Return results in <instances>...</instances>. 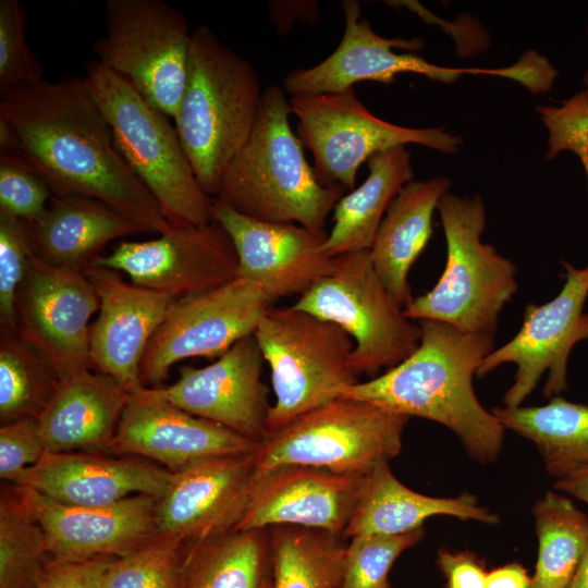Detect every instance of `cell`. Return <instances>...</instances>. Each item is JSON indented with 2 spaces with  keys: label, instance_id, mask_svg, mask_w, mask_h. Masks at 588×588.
<instances>
[{
  "label": "cell",
  "instance_id": "6da1fadb",
  "mask_svg": "<svg viewBox=\"0 0 588 588\" xmlns=\"http://www.w3.org/2000/svg\"><path fill=\"white\" fill-rule=\"evenodd\" d=\"M0 121L53 196H85L122 212L145 233L171 229L157 201L119 152L86 77L45 79L0 90Z\"/></svg>",
  "mask_w": 588,
  "mask_h": 588
},
{
  "label": "cell",
  "instance_id": "7a4b0ae2",
  "mask_svg": "<svg viewBox=\"0 0 588 588\" xmlns=\"http://www.w3.org/2000/svg\"><path fill=\"white\" fill-rule=\"evenodd\" d=\"M418 347L399 365L347 387L341 397L368 402L450 429L479 464L497 461L505 428L479 402L473 378L494 350V336L467 333L437 320L418 321Z\"/></svg>",
  "mask_w": 588,
  "mask_h": 588
},
{
  "label": "cell",
  "instance_id": "3957f363",
  "mask_svg": "<svg viewBox=\"0 0 588 588\" xmlns=\"http://www.w3.org/2000/svg\"><path fill=\"white\" fill-rule=\"evenodd\" d=\"M286 95L279 85L264 90L253 130L213 200L259 221L324 231L328 215L347 189L319 182L290 125Z\"/></svg>",
  "mask_w": 588,
  "mask_h": 588
},
{
  "label": "cell",
  "instance_id": "277c9868",
  "mask_svg": "<svg viewBox=\"0 0 588 588\" xmlns=\"http://www.w3.org/2000/svg\"><path fill=\"white\" fill-rule=\"evenodd\" d=\"M262 93L247 59L207 25L192 32L186 84L173 122L196 177L211 198L253 130Z\"/></svg>",
  "mask_w": 588,
  "mask_h": 588
},
{
  "label": "cell",
  "instance_id": "5b68a950",
  "mask_svg": "<svg viewBox=\"0 0 588 588\" xmlns=\"http://www.w3.org/2000/svg\"><path fill=\"white\" fill-rule=\"evenodd\" d=\"M115 146L171 226L206 225L215 201L200 186L170 118L126 79L91 60L85 75Z\"/></svg>",
  "mask_w": 588,
  "mask_h": 588
},
{
  "label": "cell",
  "instance_id": "8992f818",
  "mask_svg": "<svg viewBox=\"0 0 588 588\" xmlns=\"http://www.w3.org/2000/svg\"><path fill=\"white\" fill-rule=\"evenodd\" d=\"M445 268L437 284L404 308L412 320H437L460 331L495 335L503 308L518 290L517 267L481 242L487 216L482 198L446 193L439 200Z\"/></svg>",
  "mask_w": 588,
  "mask_h": 588
},
{
  "label": "cell",
  "instance_id": "52a82bcc",
  "mask_svg": "<svg viewBox=\"0 0 588 588\" xmlns=\"http://www.w3.org/2000/svg\"><path fill=\"white\" fill-rule=\"evenodd\" d=\"M254 335L271 371L275 402L267 431L339 397L359 381L350 365L354 341L335 323L291 307H270Z\"/></svg>",
  "mask_w": 588,
  "mask_h": 588
},
{
  "label": "cell",
  "instance_id": "ba28073f",
  "mask_svg": "<svg viewBox=\"0 0 588 588\" xmlns=\"http://www.w3.org/2000/svg\"><path fill=\"white\" fill-rule=\"evenodd\" d=\"M409 419L368 402L339 397L267 431L255 450V471L301 465L365 475L400 454Z\"/></svg>",
  "mask_w": 588,
  "mask_h": 588
},
{
  "label": "cell",
  "instance_id": "9c48e42d",
  "mask_svg": "<svg viewBox=\"0 0 588 588\" xmlns=\"http://www.w3.org/2000/svg\"><path fill=\"white\" fill-rule=\"evenodd\" d=\"M293 307L332 322L354 341L350 365L375 378L419 345L420 327L405 316L378 277L369 250L334 257L333 271L299 296Z\"/></svg>",
  "mask_w": 588,
  "mask_h": 588
},
{
  "label": "cell",
  "instance_id": "30bf717a",
  "mask_svg": "<svg viewBox=\"0 0 588 588\" xmlns=\"http://www.w3.org/2000/svg\"><path fill=\"white\" fill-rule=\"evenodd\" d=\"M105 11L106 34L93 44L96 60L174 120L191 48L185 15L162 0H107Z\"/></svg>",
  "mask_w": 588,
  "mask_h": 588
},
{
  "label": "cell",
  "instance_id": "8fae6325",
  "mask_svg": "<svg viewBox=\"0 0 588 588\" xmlns=\"http://www.w3.org/2000/svg\"><path fill=\"white\" fill-rule=\"evenodd\" d=\"M297 136L314 158V171L324 186L355 188L362 163L396 146L417 144L454 154L460 136L441 127L414 128L387 122L359 101L353 88L333 94L290 97Z\"/></svg>",
  "mask_w": 588,
  "mask_h": 588
},
{
  "label": "cell",
  "instance_id": "7c38bea8",
  "mask_svg": "<svg viewBox=\"0 0 588 588\" xmlns=\"http://www.w3.org/2000/svg\"><path fill=\"white\" fill-rule=\"evenodd\" d=\"M341 7L345 27L339 46L320 63L291 71L282 83L286 94L341 93L362 81L388 85L402 73L420 74L445 84L454 83L466 74L511 78L525 87L534 79V68L525 58L505 68L477 69L440 66L414 53H397L394 49L420 50L424 42L420 38H385L378 35L362 17V7L356 0L342 1Z\"/></svg>",
  "mask_w": 588,
  "mask_h": 588
},
{
  "label": "cell",
  "instance_id": "4fadbf2b",
  "mask_svg": "<svg viewBox=\"0 0 588 588\" xmlns=\"http://www.w3.org/2000/svg\"><path fill=\"white\" fill-rule=\"evenodd\" d=\"M272 303L244 278L212 290L175 298L150 339L140 363L146 388H160L176 363L191 357H220L254 334Z\"/></svg>",
  "mask_w": 588,
  "mask_h": 588
},
{
  "label": "cell",
  "instance_id": "5bb4252c",
  "mask_svg": "<svg viewBox=\"0 0 588 588\" xmlns=\"http://www.w3.org/2000/svg\"><path fill=\"white\" fill-rule=\"evenodd\" d=\"M565 280L561 291L542 305L529 303L519 331L481 362L476 377L483 378L503 364H515L513 384L503 395L505 407L522 406L544 373L547 399L567 390V362L573 347L588 339V265L576 268L562 260Z\"/></svg>",
  "mask_w": 588,
  "mask_h": 588
},
{
  "label": "cell",
  "instance_id": "9a60e30c",
  "mask_svg": "<svg viewBox=\"0 0 588 588\" xmlns=\"http://www.w3.org/2000/svg\"><path fill=\"white\" fill-rule=\"evenodd\" d=\"M95 287L84 272L54 267L34 254L15 301L17 335L58 379L91 369L90 318Z\"/></svg>",
  "mask_w": 588,
  "mask_h": 588
},
{
  "label": "cell",
  "instance_id": "2e32d148",
  "mask_svg": "<svg viewBox=\"0 0 588 588\" xmlns=\"http://www.w3.org/2000/svg\"><path fill=\"white\" fill-rule=\"evenodd\" d=\"M94 265L121 271L132 283L174 298L223 285L237 278L238 269L233 243L217 220L171 226L149 241H122Z\"/></svg>",
  "mask_w": 588,
  "mask_h": 588
},
{
  "label": "cell",
  "instance_id": "e0dca14e",
  "mask_svg": "<svg viewBox=\"0 0 588 588\" xmlns=\"http://www.w3.org/2000/svg\"><path fill=\"white\" fill-rule=\"evenodd\" d=\"M255 451L196 461L171 474L157 499V540L191 546L241 522L255 475Z\"/></svg>",
  "mask_w": 588,
  "mask_h": 588
},
{
  "label": "cell",
  "instance_id": "ac0fdd59",
  "mask_svg": "<svg viewBox=\"0 0 588 588\" xmlns=\"http://www.w3.org/2000/svg\"><path fill=\"white\" fill-rule=\"evenodd\" d=\"M265 359L254 334L237 341L213 363L184 365L175 382L143 393L259 443L267 433Z\"/></svg>",
  "mask_w": 588,
  "mask_h": 588
},
{
  "label": "cell",
  "instance_id": "d6986e66",
  "mask_svg": "<svg viewBox=\"0 0 588 588\" xmlns=\"http://www.w3.org/2000/svg\"><path fill=\"white\" fill-rule=\"evenodd\" d=\"M15 487L39 523L52 560L122 558L156 540L157 498L152 495L135 494L105 506H74Z\"/></svg>",
  "mask_w": 588,
  "mask_h": 588
},
{
  "label": "cell",
  "instance_id": "ffe728a7",
  "mask_svg": "<svg viewBox=\"0 0 588 588\" xmlns=\"http://www.w3.org/2000/svg\"><path fill=\"white\" fill-rule=\"evenodd\" d=\"M213 212L235 248L237 277L259 285L271 303L302 296L334 269V258L321 249L326 231L259 221L216 201Z\"/></svg>",
  "mask_w": 588,
  "mask_h": 588
},
{
  "label": "cell",
  "instance_id": "44dd1931",
  "mask_svg": "<svg viewBox=\"0 0 588 588\" xmlns=\"http://www.w3.org/2000/svg\"><path fill=\"white\" fill-rule=\"evenodd\" d=\"M84 274L99 301L90 326V366L137 394L146 388L139 372L144 353L175 298L128 283L112 269L93 265Z\"/></svg>",
  "mask_w": 588,
  "mask_h": 588
},
{
  "label": "cell",
  "instance_id": "7402d4cb",
  "mask_svg": "<svg viewBox=\"0 0 588 588\" xmlns=\"http://www.w3.org/2000/svg\"><path fill=\"white\" fill-rule=\"evenodd\" d=\"M363 477L301 465L255 471L245 513L235 529L290 525L342 537Z\"/></svg>",
  "mask_w": 588,
  "mask_h": 588
},
{
  "label": "cell",
  "instance_id": "603a6c76",
  "mask_svg": "<svg viewBox=\"0 0 588 588\" xmlns=\"http://www.w3.org/2000/svg\"><path fill=\"white\" fill-rule=\"evenodd\" d=\"M143 390L131 395L107 454L142 457L173 473L203 458L256 450L258 443Z\"/></svg>",
  "mask_w": 588,
  "mask_h": 588
},
{
  "label": "cell",
  "instance_id": "cb8c5ba5",
  "mask_svg": "<svg viewBox=\"0 0 588 588\" xmlns=\"http://www.w3.org/2000/svg\"><path fill=\"white\" fill-rule=\"evenodd\" d=\"M167 468L137 456L102 452H47L11 483L74 506H105L135 494L159 498L171 477Z\"/></svg>",
  "mask_w": 588,
  "mask_h": 588
},
{
  "label": "cell",
  "instance_id": "d4e9b609",
  "mask_svg": "<svg viewBox=\"0 0 588 588\" xmlns=\"http://www.w3.org/2000/svg\"><path fill=\"white\" fill-rule=\"evenodd\" d=\"M131 395L110 376L90 369L60 379L36 418L46 451L106 453Z\"/></svg>",
  "mask_w": 588,
  "mask_h": 588
},
{
  "label": "cell",
  "instance_id": "484cf974",
  "mask_svg": "<svg viewBox=\"0 0 588 588\" xmlns=\"http://www.w3.org/2000/svg\"><path fill=\"white\" fill-rule=\"evenodd\" d=\"M389 462L380 461L364 475L343 539L406 534L424 527L426 519L438 515L486 525L500 522L497 513L480 505L471 493L440 498L409 489L394 476Z\"/></svg>",
  "mask_w": 588,
  "mask_h": 588
},
{
  "label": "cell",
  "instance_id": "4316f807",
  "mask_svg": "<svg viewBox=\"0 0 588 588\" xmlns=\"http://www.w3.org/2000/svg\"><path fill=\"white\" fill-rule=\"evenodd\" d=\"M27 223L39 258L81 272L95 264L111 241L145 233L117 209L77 195L53 196L44 213Z\"/></svg>",
  "mask_w": 588,
  "mask_h": 588
},
{
  "label": "cell",
  "instance_id": "83f0119b",
  "mask_svg": "<svg viewBox=\"0 0 588 588\" xmlns=\"http://www.w3.org/2000/svg\"><path fill=\"white\" fill-rule=\"evenodd\" d=\"M452 182L437 176L407 182L390 204L369 249L381 282L405 308L412 301L408 274L433 234V213Z\"/></svg>",
  "mask_w": 588,
  "mask_h": 588
},
{
  "label": "cell",
  "instance_id": "f1b7e54d",
  "mask_svg": "<svg viewBox=\"0 0 588 588\" xmlns=\"http://www.w3.org/2000/svg\"><path fill=\"white\" fill-rule=\"evenodd\" d=\"M368 170L364 183L344 195L333 209V225L321 246L330 258L369 250L390 204L414 176L412 156L405 146L376 154L368 160Z\"/></svg>",
  "mask_w": 588,
  "mask_h": 588
},
{
  "label": "cell",
  "instance_id": "f546056e",
  "mask_svg": "<svg viewBox=\"0 0 588 588\" xmlns=\"http://www.w3.org/2000/svg\"><path fill=\"white\" fill-rule=\"evenodd\" d=\"M182 588H272L269 528L233 529L184 546Z\"/></svg>",
  "mask_w": 588,
  "mask_h": 588
},
{
  "label": "cell",
  "instance_id": "4dcf8cb0",
  "mask_svg": "<svg viewBox=\"0 0 588 588\" xmlns=\"http://www.w3.org/2000/svg\"><path fill=\"white\" fill-rule=\"evenodd\" d=\"M501 425L531 441L555 480L588 466V405L558 395L541 406H497Z\"/></svg>",
  "mask_w": 588,
  "mask_h": 588
},
{
  "label": "cell",
  "instance_id": "1f68e13d",
  "mask_svg": "<svg viewBox=\"0 0 588 588\" xmlns=\"http://www.w3.org/2000/svg\"><path fill=\"white\" fill-rule=\"evenodd\" d=\"M531 512L538 554L530 588H567L588 547V516L556 490L546 492Z\"/></svg>",
  "mask_w": 588,
  "mask_h": 588
},
{
  "label": "cell",
  "instance_id": "d6a6232c",
  "mask_svg": "<svg viewBox=\"0 0 588 588\" xmlns=\"http://www.w3.org/2000/svg\"><path fill=\"white\" fill-rule=\"evenodd\" d=\"M269 532L272 588H339L346 550L341 536L290 525Z\"/></svg>",
  "mask_w": 588,
  "mask_h": 588
},
{
  "label": "cell",
  "instance_id": "836d02e7",
  "mask_svg": "<svg viewBox=\"0 0 588 588\" xmlns=\"http://www.w3.org/2000/svg\"><path fill=\"white\" fill-rule=\"evenodd\" d=\"M9 485L0 493V588H36L51 558L39 523Z\"/></svg>",
  "mask_w": 588,
  "mask_h": 588
},
{
  "label": "cell",
  "instance_id": "e575fe53",
  "mask_svg": "<svg viewBox=\"0 0 588 588\" xmlns=\"http://www.w3.org/2000/svg\"><path fill=\"white\" fill-rule=\"evenodd\" d=\"M58 385V377L35 350L17 334H1V425L37 418Z\"/></svg>",
  "mask_w": 588,
  "mask_h": 588
},
{
  "label": "cell",
  "instance_id": "d590c367",
  "mask_svg": "<svg viewBox=\"0 0 588 588\" xmlns=\"http://www.w3.org/2000/svg\"><path fill=\"white\" fill-rule=\"evenodd\" d=\"M425 537V528L393 536H359L346 544L339 588H391L394 562Z\"/></svg>",
  "mask_w": 588,
  "mask_h": 588
},
{
  "label": "cell",
  "instance_id": "8d00e7d4",
  "mask_svg": "<svg viewBox=\"0 0 588 588\" xmlns=\"http://www.w3.org/2000/svg\"><path fill=\"white\" fill-rule=\"evenodd\" d=\"M184 546L155 540L122 558H114L103 575V588H182Z\"/></svg>",
  "mask_w": 588,
  "mask_h": 588
},
{
  "label": "cell",
  "instance_id": "74e56055",
  "mask_svg": "<svg viewBox=\"0 0 588 588\" xmlns=\"http://www.w3.org/2000/svg\"><path fill=\"white\" fill-rule=\"evenodd\" d=\"M35 254L28 223L0 213V331L17 334L15 301Z\"/></svg>",
  "mask_w": 588,
  "mask_h": 588
},
{
  "label": "cell",
  "instance_id": "f35d334b",
  "mask_svg": "<svg viewBox=\"0 0 588 588\" xmlns=\"http://www.w3.org/2000/svg\"><path fill=\"white\" fill-rule=\"evenodd\" d=\"M26 14L19 0H0V90L36 84L44 66L26 42Z\"/></svg>",
  "mask_w": 588,
  "mask_h": 588
},
{
  "label": "cell",
  "instance_id": "ab89813d",
  "mask_svg": "<svg viewBox=\"0 0 588 588\" xmlns=\"http://www.w3.org/2000/svg\"><path fill=\"white\" fill-rule=\"evenodd\" d=\"M52 197L45 180L20 155L0 152V213L32 222Z\"/></svg>",
  "mask_w": 588,
  "mask_h": 588
},
{
  "label": "cell",
  "instance_id": "60d3db41",
  "mask_svg": "<svg viewBox=\"0 0 588 588\" xmlns=\"http://www.w3.org/2000/svg\"><path fill=\"white\" fill-rule=\"evenodd\" d=\"M537 111L549 133L547 159L564 150L571 151L578 157L588 176V89L559 107L538 106Z\"/></svg>",
  "mask_w": 588,
  "mask_h": 588
},
{
  "label": "cell",
  "instance_id": "b9f144b4",
  "mask_svg": "<svg viewBox=\"0 0 588 588\" xmlns=\"http://www.w3.org/2000/svg\"><path fill=\"white\" fill-rule=\"evenodd\" d=\"M47 453L36 418L21 419L0 427V478L13 483Z\"/></svg>",
  "mask_w": 588,
  "mask_h": 588
},
{
  "label": "cell",
  "instance_id": "7bdbcfd3",
  "mask_svg": "<svg viewBox=\"0 0 588 588\" xmlns=\"http://www.w3.org/2000/svg\"><path fill=\"white\" fill-rule=\"evenodd\" d=\"M114 558L78 561L52 560L36 588H103V575Z\"/></svg>",
  "mask_w": 588,
  "mask_h": 588
},
{
  "label": "cell",
  "instance_id": "ee69618b",
  "mask_svg": "<svg viewBox=\"0 0 588 588\" xmlns=\"http://www.w3.org/2000/svg\"><path fill=\"white\" fill-rule=\"evenodd\" d=\"M437 565L445 578V588H486L488 571L485 562L470 550L441 548Z\"/></svg>",
  "mask_w": 588,
  "mask_h": 588
},
{
  "label": "cell",
  "instance_id": "f6af8a7d",
  "mask_svg": "<svg viewBox=\"0 0 588 588\" xmlns=\"http://www.w3.org/2000/svg\"><path fill=\"white\" fill-rule=\"evenodd\" d=\"M318 7L316 1H272L269 3V12L278 32L284 34L295 21L317 22Z\"/></svg>",
  "mask_w": 588,
  "mask_h": 588
},
{
  "label": "cell",
  "instance_id": "bcb514c9",
  "mask_svg": "<svg viewBox=\"0 0 588 588\" xmlns=\"http://www.w3.org/2000/svg\"><path fill=\"white\" fill-rule=\"evenodd\" d=\"M531 576L517 562L503 564L487 574L486 588H530Z\"/></svg>",
  "mask_w": 588,
  "mask_h": 588
},
{
  "label": "cell",
  "instance_id": "7dc6e473",
  "mask_svg": "<svg viewBox=\"0 0 588 588\" xmlns=\"http://www.w3.org/2000/svg\"><path fill=\"white\" fill-rule=\"evenodd\" d=\"M553 488L559 492L573 495L588 504V466L555 480Z\"/></svg>",
  "mask_w": 588,
  "mask_h": 588
},
{
  "label": "cell",
  "instance_id": "c3c4849f",
  "mask_svg": "<svg viewBox=\"0 0 588 588\" xmlns=\"http://www.w3.org/2000/svg\"><path fill=\"white\" fill-rule=\"evenodd\" d=\"M567 588H588V547Z\"/></svg>",
  "mask_w": 588,
  "mask_h": 588
},
{
  "label": "cell",
  "instance_id": "681fc988",
  "mask_svg": "<svg viewBox=\"0 0 588 588\" xmlns=\"http://www.w3.org/2000/svg\"><path fill=\"white\" fill-rule=\"evenodd\" d=\"M583 81H584V84L586 85V88L588 89V70L585 72Z\"/></svg>",
  "mask_w": 588,
  "mask_h": 588
},
{
  "label": "cell",
  "instance_id": "f907efd6",
  "mask_svg": "<svg viewBox=\"0 0 588 588\" xmlns=\"http://www.w3.org/2000/svg\"><path fill=\"white\" fill-rule=\"evenodd\" d=\"M587 34H588V25H587Z\"/></svg>",
  "mask_w": 588,
  "mask_h": 588
},
{
  "label": "cell",
  "instance_id": "816d5d0a",
  "mask_svg": "<svg viewBox=\"0 0 588 588\" xmlns=\"http://www.w3.org/2000/svg\"><path fill=\"white\" fill-rule=\"evenodd\" d=\"M587 182H588V176H587Z\"/></svg>",
  "mask_w": 588,
  "mask_h": 588
}]
</instances>
